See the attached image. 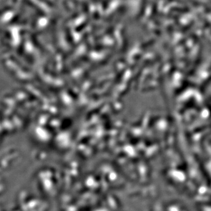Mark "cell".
I'll return each instance as SVG.
<instances>
[]
</instances>
